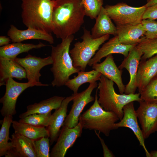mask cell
<instances>
[{"mask_svg":"<svg viewBox=\"0 0 157 157\" xmlns=\"http://www.w3.org/2000/svg\"><path fill=\"white\" fill-rule=\"evenodd\" d=\"M52 18V32L63 40L80 29L85 16L81 0H56Z\"/></svg>","mask_w":157,"mask_h":157,"instance_id":"1","label":"cell"},{"mask_svg":"<svg viewBox=\"0 0 157 157\" xmlns=\"http://www.w3.org/2000/svg\"><path fill=\"white\" fill-rule=\"evenodd\" d=\"M22 0L23 24L28 28L52 32V15L55 0Z\"/></svg>","mask_w":157,"mask_h":157,"instance_id":"2","label":"cell"},{"mask_svg":"<svg viewBox=\"0 0 157 157\" xmlns=\"http://www.w3.org/2000/svg\"><path fill=\"white\" fill-rule=\"evenodd\" d=\"M74 39L73 35H71L62 40L56 46H51L52 63L50 70L54 78L51 83L53 87L65 85L70 76L80 71L74 66L69 53L70 47Z\"/></svg>","mask_w":157,"mask_h":157,"instance_id":"3","label":"cell"},{"mask_svg":"<svg viewBox=\"0 0 157 157\" xmlns=\"http://www.w3.org/2000/svg\"><path fill=\"white\" fill-rule=\"evenodd\" d=\"M98 85V101L105 110L115 113L120 120L123 116L124 106L131 102H139L142 99L140 94H118L114 87V82L103 75Z\"/></svg>","mask_w":157,"mask_h":157,"instance_id":"4","label":"cell"},{"mask_svg":"<svg viewBox=\"0 0 157 157\" xmlns=\"http://www.w3.org/2000/svg\"><path fill=\"white\" fill-rule=\"evenodd\" d=\"M98 89L96 90L93 104L81 115L79 121L83 129L98 131L108 136L110 131L116 129L115 124L119 119L114 113L104 110L98 101Z\"/></svg>","mask_w":157,"mask_h":157,"instance_id":"5","label":"cell"},{"mask_svg":"<svg viewBox=\"0 0 157 157\" xmlns=\"http://www.w3.org/2000/svg\"><path fill=\"white\" fill-rule=\"evenodd\" d=\"M110 36L107 34L93 38L90 32L84 27L83 33L81 37L82 41L75 43L73 48L69 50L74 66L80 71H85L96 52L100 45L109 39Z\"/></svg>","mask_w":157,"mask_h":157,"instance_id":"6","label":"cell"},{"mask_svg":"<svg viewBox=\"0 0 157 157\" xmlns=\"http://www.w3.org/2000/svg\"><path fill=\"white\" fill-rule=\"evenodd\" d=\"M147 8L145 5L140 7H132L124 2L113 5H107L104 7L116 26L141 23Z\"/></svg>","mask_w":157,"mask_h":157,"instance_id":"7","label":"cell"},{"mask_svg":"<svg viewBox=\"0 0 157 157\" xmlns=\"http://www.w3.org/2000/svg\"><path fill=\"white\" fill-rule=\"evenodd\" d=\"M5 85V94L0 99V102L3 105L0 112L4 117L9 115L13 116L15 115L16 113V103L19 96L28 88L35 86V84L28 82H16L11 78L7 80Z\"/></svg>","mask_w":157,"mask_h":157,"instance_id":"8","label":"cell"},{"mask_svg":"<svg viewBox=\"0 0 157 157\" xmlns=\"http://www.w3.org/2000/svg\"><path fill=\"white\" fill-rule=\"evenodd\" d=\"M97 85L96 82L90 83L85 90L76 94L72 100L73 103L71 109L65 118L63 126L72 128L78 124L81 113L85 107L94 100L95 98L91 96V94Z\"/></svg>","mask_w":157,"mask_h":157,"instance_id":"9","label":"cell"},{"mask_svg":"<svg viewBox=\"0 0 157 157\" xmlns=\"http://www.w3.org/2000/svg\"><path fill=\"white\" fill-rule=\"evenodd\" d=\"M135 110L141 126L144 139L157 131V103H150L142 100Z\"/></svg>","mask_w":157,"mask_h":157,"instance_id":"10","label":"cell"},{"mask_svg":"<svg viewBox=\"0 0 157 157\" xmlns=\"http://www.w3.org/2000/svg\"><path fill=\"white\" fill-rule=\"evenodd\" d=\"M25 69L28 82L37 86H47L49 85L43 84L39 81L41 76L40 71L44 67L52 64L51 56L42 58L28 54L24 58L16 57L14 60Z\"/></svg>","mask_w":157,"mask_h":157,"instance_id":"11","label":"cell"},{"mask_svg":"<svg viewBox=\"0 0 157 157\" xmlns=\"http://www.w3.org/2000/svg\"><path fill=\"white\" fill-rule=\"evenodd\" d=\"M83 129L80 122L72 128L63 126L57 141L50 154L51 157H64L67 150L81 136Z\"/></svg>","mask_w":157,"mask_h":157,"instance_id":"12","label":"cell"},{"mask_svg":"<svg viewBox=\"0 0 157 157\" xmlns=\"http://www.w3.org/2000/svg\"><path fill=\"white\" fill-rule=\"evenodd\" d=\"M136 46L129 51L127 57L124 58L118 67L121 70L125 68L129 73L130 80L125 86L124 92L127 94H135L137 88V74L139 63L143 53Z\"/></svg>","mask_w":157,"mask_h":157,"instance_id":"13","label":"cell"},{"mask_svg":"<svg viewBox=\"0 0 157 157\" xmlns=\"http://www.w3.org/2000/svg\"><path fill=\"white\" fill-rule=\"evenodd\" d=\"M123 110L124 115L120 121L115 124L116 129L120 127H127L130 129L138 140L140 145L144 149L146 156L151 157L150 153L148 151L145 146V139L138 124L134 106V102H131L125 105L123 108Z\"/></svg>","mask_w":157,"mask_h":157,"instance_id":"14","label":"cell"},{"mask_svg":"<svg viewBox=\"0 0 157 157\" xmlns=\"http://www.w3.org/2000/svg\"><path fill=\"white\" fill-rule=\"evenodd\" d=\"M92 66L93 69L97 70L115 83L120 94L124 93L125 86L122 79V71L117 67L112 54L107 56L102 62L94 64Z\"/></svg>","mask_w":157,"mask_h":157,"instance_id":"15","label":"cell"},{"mask_svg":"<svg viewBox=\"0 0 157 157\" xmlns=\"http://www.w3.org/2000/svg\"><path fill=\"white\" fill-rule=\"evenodd\" d=\"M137 45L123 44L119 41L117 35L104 43L90 60L88 65L91 66L95 63H100L101 60L109 55L113 53L121 54L124 58L128 56L129 51Z\"/></svg>","mask_w":157,"mask_h":157,"instance_id":"16","label":"cell"},{"mask_svg":"<svg viewBox=\"0 0 157 157\" xmlns=\"http://www.w3.org/2000/svg\"><path fill=\"white\" fill-rule=\"evenodd\" d=\"M10 140L12 144L5 157H37L34 140L18 134L13 133Z\"/></svg>","mask_w":157,"mask_h":157,"instance_id":"17","label":"cell"},{"mask_svg":"<svg viewBox=\"0 0 157 157\" xmlns=\"http://www.w3.org/2000/svg\"><path fill=\"white\" fill-rule=\"evenodd\" d=\"M76 94L73 93L71 95L65 97L63 101L59 108L55 110L52 114L51 123L47 129L49 134L50 145H52L58 137L60 129L63 126L67 115L68 104L72 101Z\"/></svg>","mask_w":157,"mask_h":157,"instance_id":"18","label":"cell"},{"mask_svg":"<svg viewBox=\"0 0 157 157\" xmlns=\"http://www.w3.org/2000/svg\"><path fill=\"white\" fill-rule=\"evenodd\" d=\"M7 35L13 42H21L30 39L42 40L51 44H53L54 42L50 33L30 28L25 30H20L12 24L10 26Z\"/></svg>","mask_w":157,"mask_h":157,"instance_id":"19","label":"cell"},{"mask_svg":"<svg viewBox=\"0 0 157 157\" xmlns=\"http://www.w3.org/2000/svg\"><path fill=\"white\" fill-rule=\"evenodd\" d=\"M157 75V54L146 60H140L136 78L139 92Z\"/></svg>","mask_w":157,"mask_h":157,"instance_id":"20","label":"cell"},{"mask_svg":"<svg viewBox=\"0 0 157 157\" xmlns=\"http://www.w3.org/2000/svg\"><path fill=\"white\" fill-rule=\"evenodd\" d=\"M117 36L121 43L126 45H137L142 40L145 30L141 23L135 25L116 26Z\"/></svg>","mask_w":157,"mask_h":157,"instance_id":"21","label":"cell"},{"mask_svg":"<svg viewBox=\"0 0 157 157\" xmlns=\"http://www.w3.org/2000/svg\"><path fill=\"white\" fill-rule=\"evenodd\" d=\"M19 80L26 78L24 68L15 60L0 58V85H5L9 78Z\"/></svg>","mask_w":157,"mask_h":157,"instance_id":"22","label":"cell"},{"mask_svg":"<svg viewBox=\"0 0 157 157\" xmlns=\"http://www.w3.org/2000/svg\"><path fill=\"white\" fill-rule=\"evenodd\" d=\"M95 23L91 29L93 38H97L107 34L117 35V29L103 6L96 18Z\"/></svg>","mask_w":157,"mask_h":157,"instance_id":"23","label":"cell"},{"mask_svg":"<svg viewBox=\"0 0 157 157\" xmlns=\"http://www.w3.org/2000/svg\"><path fill=\"white\" fill-rule=\"evenodd\" d=\"M65 98L54 96L38 103L28 105L26 107L27 110L20 114L19 117L22 118L34 114H44L51 112L52 110H56L59 108Z\"/></svg>","mask_w":157,"mask_h":157,"instance_id":"24","label":"cell"},{"mask_svg":"<svg viewBox=\"0 0 157 157\" xmlns=\"http://www.w3.org/2000/svg\"><path fill=\"white\" fill-rule=\"evenodd\" d=\"M46 46L45 44L41 42L35 44L21 42H13L0 47V58L14 60L20 53L28 52L33 49L40 48Z\"/></svg>","mask_w":157,"mask_h":157,"instance_id":"25","label":"cell"},{"mask_svg":"<svg viewBox=\"0 0 157 157\" xmlns=\"http://www.w3.org/2000/svg\"><path fill=\"white\" fill-rule=\"evenodd\" d=\"M12 124L14 133L32 140H37L43 137L49 138V131L45 127L35 126L16 120L13 121Z\"/></svg>","mask_w":157,"mask_h":157,"instance_id":"26","label":"cell"},{"mask_svg":"<svg viewBox=\"0 0 157 157\" xmlns=\"http://www.w3.org/2000/svg\"><path fill=\"white\" fill-rule=\"evenodd\" d=\"M77 73V76L72 79H69L65 84L75 94L78 93V88L82 85L96 82L99 80L102 75L94 69L88 72L80 71Z\"/></svg>","mask_w":157,"mask_h":157,"instance_id":"27","label":"cell"},{"mask_svg":"<svg viewBox=\"0 0 157 157\" xmlns=\"http://www.w3.org/2000/svg\"><path fill=\"white\" fill-rule=\"evenodd\" d=\"M0 130V157L5 156L12 148L11 142H8L9 129L13 122V117L8 115L4 117Z\"/></svg>","mask_w":157,"mask_h":157,"instance_id":"28","label":"cell"},{"mask_svg":"<svg viewBox=\"0 0 157 157\" xmlns=\"http://www.w3.org/2000/svg\"><path fill=\"white\" fill-rule=\"evenodd\" d=\"M52 119L51 112L41 114H34L24 118H20L19 122L39 127H48L51 123Z\"/></svg>","mask_w":157,"mask_h":157,"instance_id":"29","label":"cell"},{"mask_svg":"<svg viewBox=\"0 0 157 157\" xmlns=\"http://www.w3.org/2000/svg\"><path fill=\"white\" fill-rule=\"evenodd\" d=\"M136 47L143 53L141 60L148 59L157 54V38L147 39L144 36Z\"/></svg>","mask_w":157,"mask_h":157,"instance_id":"30","label":"cell"},{"mask_svg":"<svg viewBox=\"0 0 157 157\" xmlns=\"http://www.w3.org/2000/svg\"><path fill=\"white\" fill-rule=\"evenodd\" d=\"M140 93L142 100L150 103H157V75Z\"/></svg>","mask_w":157,"mask_h":157,"instance_id":"31","label":"cell"},{"mask_svg":"<svg viewBox=\"0 0 157 157\" xmlns=\"http://www.w3.org/2000/svg\"><path fill=\"white\" fill-rule=\"evenodd\" d=\"M85 16L91 19H96L103 4V0H81Z\"/></svg>","mask_w":157,"mask_h":157,"instance_id":"32","label":"cell"},{"mask_svg":"<svg viewBox=\"0 0 157 157\" xmlns=\"http://www.w3.org/2000/svg\"><path fill=\"white\" fill-rule=\"evenodd\" d=\"M43 137L34 140L35 149L37 157H49L50 139Z\"/></svg>","mask_w":157,"mask_h":157,"instance_id":"33","label":"cell"},{"mask_svg":"<svg viewBox=\"0 0 157 157\" xmlns=\"http://www.w3.org/2000/svg\"><path fill=\"white\" fill-rule=\"evenodd\" d=\"M141 23L146 32L144 37L147 39L157 38V21L150 19L142 20Z\"/></svg>","mask_w":157,"mask_h":157,"instance_id":"34","label":"cell"},{"mask_svg":"<svg viewBox=\"0 0 157 157\" xmlns=\"http://www.w3.org/2000/svg\"><path fill=\"white\" fill-rule=\"evenodd\" d=\"M157 19V3L147 8L142 17V19Z\"/></svg>","mask_w":157,"mask_h":157,"instance_id":"35","label":"cell"},{"mask_svg":"<svg viewBox=\"0 0 157 157\" xmlns=\"http://www.w3.org/2000/svg\"><path fill=\"white\" fill-rule=\"evenodd\" d=\"M95 133L99 139L102 145L103 152V156L104 157H115L112 152L108 149L106 145L104 140L101 138L99 135L100 132L98 133L96 131H94Z\"/></svg>","mask_w":157,"mask_h":157,"instance_id":"36","label":"cell"},{"mask_svg":"<svg viewBox=\"0 0 157 157\" xmlns=\"http://www.w3.org/2000/svg\"><path fill=\"white\" fill-rule=\"evenodd\" d=\"M10 41L11 40L9 37H7L6 36H0V46H2L7 45L9 44Z\"/></svg>","mask_w":157,"mask_h":157,"instance_id":"37","label":"cell"},{"mask_svg":"<svg viewBox=\"0 0 157 157\" xmlns=\"http://www.w3.org/2000/svg\"><path fill=\"white\" fill-rule=\"evenodd\" d=\"M156 3H157V0H151L149 2H147L145 5L147 7Z\"/></svg>","mask_w":157,"mask_h":157,"instance_id":"38","label":"cell"},{"mask_svg":"<svg viewBox=\"0 0 157 157\" xmlns=\"http://www.w3.org/2000/svg\"><path fill=\"white\" fill-rule=\"evenodd\" d=\"M151 157H157V151H152L150 153Z\"/></svg>","mask_w":157,"mask_h":157,"instance_id":"39","label":"cell"},{"mask_svg":"<svg viewBox=\"0 0 157 157\" xmlns=\"http://www.w3.org/2000/svg\"><path fill=\"white\" fill-rule=\"evenodd\" d=\"M151 0H147V2H149V1H150Z\"/></svg>","mask_w":157,"mask_h":157,"instance_id":"40","label":"cell"},{"mask_svg":"<svg viewBox=\"0 0 157 157\" xmlns=\"http://www.w3.org/2000/svg\"></svg>","mask_w":157,"mask_h":157,"instance_id":"41","label":"cell"}]
</instances>
